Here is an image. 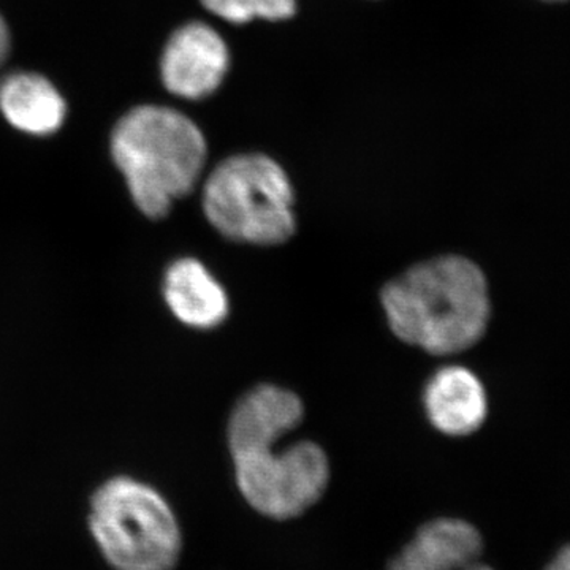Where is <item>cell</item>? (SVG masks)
Returning a JSON list of instances; mask_svg holds the SVG:
<instances>
[{"mask_svg": "<svg viewBox=\"0 0 570 570\" xmlns=\"http://www.w3.org/2000/svg\"><path fill=\"white\" fill-rule=\"evenodd\" d=\"M390 328L428 354L453 355L479 343L491 316L489 283L456 255L412 266L382 291Z\"/></svg>", "mask_w": 570, "mask_h": 570, "instance_id": "1", "label": "cell"}, {"mask_svg": "<svg viewBox=\"0 0 570 570\" xmlns=\"http://www.w3.org/2000/svg\"><path fill=\"white\" fill-rule=\"evenodd\" d=\"M111 154L134 204L149 219H160L193 193L204 171L206 141L183 112L145 105L115 127Z\"/></svg>", "mask_w": 570, "mask_h": 570, "instance_id": "2", "label": "cell"}, {"mask_svg": "<svg viewBox=\"0 0 570 570\" xmlns=\"http://www.w3.org/2000/svg\"><path fill=\"white\" fill-rule=\"evenodd\" d=\"M89 531L115 570H175L183 532L167 499L141 480L118 475L91 498Z\"/></svg>", "mask_w": 570, "mask_h": 570, "instance_id": "3", "label": "cell"}, {"mask_svg": "<svg viewBox=\"0 0 570 570\" xmlns=\"http://www.w3.org/2000/svg\"><path fill=\"white\" fill-rule=\"evenodd\" d=\"M294 187L284 168L264 154L225 159L208 176L204 212L236 243L277 246L295 234Z\"/></svg>", "mask_w": 570, "mask_h": 570, "instance_id": "4", "label": "cell"}, {"mask_svg": "<svg viewBox=\"0 0 570 570\" xmlns=\"http://www.w3.org/2000/svg\"><path fill=\"white\" fill-rule=\"evenodd\" d=\"M283 439L230 449L236 485L266 519L294 520L324 498L330 463L321 445L302 441L276 449Z\"/></svg>", "mask_w": 570, "mask_h": 570, "instance_id": "5", "label": "cell"}, {"mask_svg": "<svg viewBox=\"0 0 570 570\" xmlns=\"http://www.w3.org/2000/svg\"><path fill=\"white\" fill-rule=\"evenodd\" d=\"M228 67L227 45L204 22H189L178 29L168 40L160 62L165 88L189 100L205 99L216 92Z\"/></svg>", "mask_w": 570, "mask_h": 570, "instance_id": "6", "label": "cell"}, {"mask_svg": "<svg viewBox=\"0 0 570 570\" xmlns=\"http://www.w3.org/2000/svg\"><path fill=\"white\" fill-rule=\"evenodd\" d=\"M423 404L439 433L469 436L489 414V400L480 379L464 366H444L428 381Z\"/></svg>", "mask_w": 570, "mask_h": 570, "instance_id": "7", "label": "cell"}, {"mask_svg": "<svg viewBox=\"0 0 570 570\" xmlns=\"http://www.w3.org/2000/svg\"><path fill=\"white\" fill-rule=\"evenodd\" d=\"M483 539L460 519L428 521L393 558L387 570H463L482 560Z\"/></svg>", "mask_w": 570, "mask_h": 570, "instance_id": "8", "label": "cell"}, {"mask_svg": "<svg viewBox=\"0 0 570 570\" xmlns=\"http://www.w3.org/2000/svg\"><path fill=\"white\" fill-rule=\"evenodd\" d=\"M164 298L181 324L195 330H213L230 311L227 292L200 261L183 257L168 266Z\"/></svg>", "mask_w": 570, "mask_h": 570, "instance_id": "9", "label": "cell"}, {"mask_svg": "<svg viewBox=\"0 0 570 570\" xmlns=\"http://www.w3.org/2000/svg\"><path fill=\"white\" fill-rule=\"evenodd\" d=\"M303 403L291 390L258 385L236 404L228 422V445L245 448L257 442L283 439L302 423Z\"/></svg>", "mask_w": 570, "mask_h": 570, "instance_id": "10", "label": "cell"}, {"mask_svg": "<svg viewBox=\"0 0 570 570\" xmlns=\"http://www.w3.org/2000/svg\"><path fill=\"white\" fill-rule=\"evenodd\" d=\"M0 111L17 129L50 135L66 119V100L41 75L11 73L0 82Z\"/></svg>", "mask_w": 570, "mask_h": 570, "instance_id": "11", "label": "cell"}, {"mask_svg": "<svg viewBox=\"0 0 570 570\" xmlns=\"http://www.w3.org/2000/svg\"><path fill=\"white\" fill-rule=\"evenodd\" d=\"M202 3L235 24H245L253 20L283 21L295 14V0H202Z\"/></svg>", "mask_w": 570, "mask_h": 570, "instance_id": "12", "label": "cell"}, {"mask_svg": "<svg viewBox=\"0 0 570 570\" xmlns=\"http://www.w3.org/2000/svg\"><path fill=\"white\" fill-rule=\"evenodd\" d=\"M10 51V33L7 29L6 21L0 17V67L6 62L7 56Z\"/></svg>", "mask_w": 570, "mask_h": 570, "instance_id": "13", "label": "cell"}, {"mask_svg": "<svg viewBox=\"0 0 570 570\" xmlns=\"http://www.w3.org/2000/svg\"><path fill=\"white\" fill-rule=\"evenodd\" d=\"M547 570H570V546L564 547V549L557 554V558H554Z\"/></svg>", "mask_w": 570, "mask_h": 570, "instance_id": "14", "label": "cell"}, {"mask_svg": "<svg viewBox=\"0 0 570 570\" xmlns=\"http://www.w3.org/2000/svg\"><path fill=\"white\" fill-rule=\"evenodd\" d=\"M463 570H494L493 568H490L489 564H483L482 560L474 562V564L468 566L466 569Z\"/></svg>", "mask_w": 570, "mask_h": 570, "instance_id": "15", "label": "cell"}]
</instances>
